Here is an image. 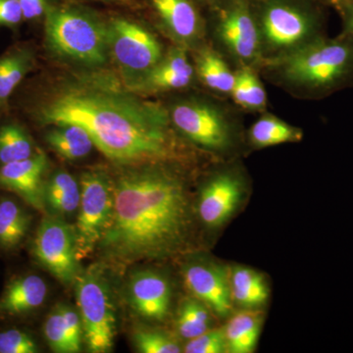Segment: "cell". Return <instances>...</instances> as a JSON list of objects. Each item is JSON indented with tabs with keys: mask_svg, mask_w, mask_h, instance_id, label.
Wrapping results in <instances>:
<instances>
[{
	"mask_svg": "<svg viewBox=\"0 0 353 353\" xmlns=\"http://www.w3.org/2000/svg\"><path fill=\"white\" fill-rule=\"evenodd\" d=\"M128 299L132 310L143 319L163 322L170 313L172 289L168 278L155 270L132 274L127 285Z\"/></svg>",
	"mask_w": 353,
	"mask_h": 353,
	"instance_id": "cell-12",
	"label": "cell"
},
{
	"mask_svg": "<svg viewBox=\"0 0 353 353\" xmlns=\"http://www.w3.org/2000/svg\"><path fill=\"white\" fill-rule=\"evenodd\" d=\"M48 168V157L39 150L28 159L1 165L0 188L15 192L32 208L46 213L43 189Z\"/></svg>",
	"mask_w": 353,
	"mask_h": 353,
	"instance_id": "cell-13",
	"label": "cell"
},
{
	"mask_svg": "<svg viewBox=\"0 0 353 353\" xmlns=\"http://www.w3.org/2000/svg\"><path fill=\"white\" fill-rule=\"evenodd\" d=\"M46 141L53 152L69 161H78L88 157L94 148L92 137L83 128L73 124L51 126Z\"/></svg>",
	"mask_w": 353,
	"mask_h": 353,
	"instance_id": "cell-22",
	"label": "cell"
},
{
	"mask_svg": "<svg viewBox=\"0 0 353 353\" xmlns=\"http://www.w3.org/2000/svg\"><path fill=\"white\" fill-rule=\"evenodd\" d=\"M108 28L109 57L132 88L163 58L161 44L145 26L124 15L109 17Z\"/></svg>",
	"mask_w": 353,
	"mask_h": 353,
	"instance_id": "cell-5",
	"label": "cell"
},
{
	"mask_svg": "<svg viewBox=\"0 0 353 353\" xmlns=\"http://www.w3.org/2000/svg\"><path fill=\"white\" fill-rule=\"evenodd\" d=\"M210 309L194 296L183 299L176 310L175 327L179 336L192 340L212 329Z\"/></svg>",
	"mask_w": 353,
	"mask_h": 353,
	"instance_id": "cell-25",
	"label": "cell"
},
{
	"mask_svg": "<svg viewBox=\"0 0 353 353\" xmlns=\"http://www.w3.org/2000/svg\"><path fill=\"white\" fill-rule=\"evenodd\" d=\"M183 279L192 296L205 304L216 317L225 319L233 314L227 266L211 257L197 256L185 262Z\"/></svg>",
	"mask_w": 353,
	"mask_h": 353,
	"instance_id": "cell-11",
	"label": "cell"
},
{
	"mask_svg": "<svg viewBox=\"0 0 353 353\" xmlns=\"http://www.w3.org/2000/svg\"><path fill=\"white\" fill-rule=\"evenodd\" d=\"M74 285L83 341L88 352H110L117 333L116 309L110 285L101 267L94 265L81 271Z\"/></svg>",
	"mask_w": 353,
	"mask_h": 353,
	"instance_id": "cell-4",
	"label": "cell"
},
{
	"mask_svg": "<svg viewBox=\"0 0 353 353\" xmlns=\"http://www.w3.org/2000/svg\"><path fill=\"white\" fill-rule=\"evenodd\" d=\"M155 12L170 32L183 41L199 34V16L190 0H148Z\"/></svg>",
	"mask_w": 353,
	"mask_h": 353,
	"instance_id": "cell-21",
	"label": "cell"
},
{
	"mask_svg": "<svg viewBox=\"0 0 353 353\" xmlns=\"http://www.w3.org/2000/svg\"><path fill=\"white\" fill-rule=\"evenodd\" d=\"M37 152L31 137L19 125L10 123L0 127V164L28 159Z\"/></svg>",
	"mask_w": 353,
	"mask_h": 353,
	"instance_id": "cell-27",
	"label": "cell"
},
{
	"mask_svg": "<svg viewBox=\"0 0 353 353\" xmlns=\"http://www.w3.org/2000/svg\"><path fill=\"white\" fill-rule=\"evenodd\" d=\"M347 46L336 43L308 44L290 53L281 63L283 75L296 85H328L343 75L350 60Z\"/></svg>",
	"mask_w": 353,
	"mask_h": 353,
	"instance_id": "cell-8",
	"label": "cell"
},
{
	"mask_svg": "<svg viewBox=\"0 0 353 353\" xmlns=\"http://www.w3.org/2000/svg\"><path fill=\"white\" fill-rule=\"evenodd\" d=\"M230 290L233 303L243 309H260L268 301L270 289L259 271L243 265L229 268Z\"/></svg>",
	"mask_w": 353,
	"mask_h": 353,
	"instance_id": "cell-18",
	"label": "cell"
},
{
	"mask_svg": "<svg viewBox=\"0 0 353 353\" xmlns=\"http://www.w3.org/2000/svg\"><path fill=\"white\" fill-rule=\"evenodd\" d=\"M51 2V0H19L24 20L34 21L44 17Z\"/></svg>",
	"mask_w": 353,
	"mask_h": 353,
	"instance_id": "cell-36",
	"label": "cell"
},
{
	"mask_svg": "<svg viewBox=\"0 0 353 353\" xmlns=\"http://www.w3.org/2000/svg\"><path fill=\"white\" fill-rule=\"evenodd\" d=\"M301 138L303 132L301 130L273 116L260 118L253 124L250 132V141L259 148L296 143L301 141Z\"/></svg>",
	"mask_w": 353,
	"mask_h": 353,
	"instance_id": "cell-26",
	"label": "cell"
},
{
	"mask_svg": "<svg viewBox=\"0 0 353 353\" xmlns=\"http://www.w3.org/2000/svg\"><path fill=\"white\" fill-rule=\"evenodd\" d=\"M220 37L230 50L243 60H252L259 51V32L243 2L230 7L220 23Z\"/></svg>",
	"mask_w": 353,
	"mask_h": 353,
	"instance_id": "cell-15",
	"label": "cell"
},
{
	"mask_svg": "<svg viewBox=\"0 0 353 353\" xmlns=\"http://www.w3.org/2000/svg\"><path fill=\"white\" fill-rule=\"evenodd\" d=\"M183 352L185 353L227 352L224 329H210L196 338L188 341Z\"/></svg>",
	"mask_w": 353,
	"mask_h": 353,
	"instance_id": "cell-32",
	"label": "cell"
},
{
	"mask_svg": "<svg viewBox=\"0 0 353 353\" xmlns=\"http://www.w3.org/2000/svg\"><path fill=\"white\" fill-rule=\"evenodd\" d=\"M34 65V53L28 46H16L0 57V108Z\"/></svg>",
	"mask_w": 353,
	"mask_h": 353,
	"instance_id": "cell-23",
	"label": "cell"
},
{
	"mask_svg": "<svg viewBox=\"0 0 353 353\" xmlns=\"http://www.w3.org/2000/svg\"><path fill=\"white\" fill-rule=\"evenodd\" d=\"M48 290V285L38 275L14 278L0 296V316L29 314L43 305Z\"/></svg>",
	"mask_w": 353,
	"mask_h": 353,
	"instance_id": "cell-17",
	"label": "cell"
},
{
	"mask_svg": "<svg viewBox=\"0 0 353 353\" xmlns=\"http://www.w3.org/2000/svg\"><path fill=\"white\" fill-rule=\"evenodd\" d=\"M194 69L181 48L171 50L134 88L137 94H154L181 90L192 81Z\"/></svg>",
	"mask_w": 353,
	"mask_h": 353,
	"instance_id": "cell-14",
	"label": "cell"
},
{
	"mask_svg": "<svg viewBox=\"0 0 353 353\" xmlns=\"http://www.w3.org/2000/svg\"><path fill=\"white\" fill-rule=\"evenodd\" d=\"M103 68L64 77L41 97L34 116L43 126L83 128L94 145L118 167L165 163L179 157L169 114L141 99Z\"/></svg>",
	"mask_w": 353,
	"mask_h": 353,
	"instance_id": "cell-1",
	"label": "cell"
},
{
	"mask_svg": "<svg viewBox=\"0 0 353 353\" xmlns=\"http://www.w3.org/2000/svg\"><path fill=\"white\" fill-rule=\"evenodd\" d=\"M224 327L227 352L252 353L256 350L263 327L265 313L261 309H243L230 316Z\"/></svg>",
	"mask_w": 353,
	"mask_h": 353,
	"instance_id": "cell-19",
	"label": "cell"
},
{
	"mask_svg": "<svg viewBox=\"0 0 353 353\" xmlns=\"http://www.w3.org/2000/svg\"><path fill=\"white\" fill-rule=\"evenodd\" d=\"M262 27L268 43L277 48L299 43L310 31V24L303 13L283 4L268 8L264 14Z\"/></svg>",
	"mask_w": 353,
	"mask_h": 353,
	"instance_id": "cell-16",
	"label": "cell"
},
{
	"mask_svg": "<svg viewBox=\"0 0 353 353\" xmlns=\"http://www.w3.org/2000/svg\"><path fill=\"white\" fill-rule=\"evenodd\" d=\"M197 72L202 82L211 90L220 92H231L233 90L236 75L213 51H203L199 55Z\"/></svg>",
	"mask_w": 353,
	"mask_h": 353,
	"instance_id": "cell-28",
	"label": "cell"
},
{
	"mask_svg": "<svg viewBox=\"0 0 353 353\" xmlns=\"http://www.w3.org/2000/svg\"><path fill=\"white\" fill-rule=\"evenodd\" d=\"M48 50L85 69L102 68L108 61V20L92 9L51 2L44 15Z\"/></svg>",
	"mask_w": 353,
	"mask_h": 353,
	"instance_id": "cell-3",
	"label": "cell"
},
{
	"mask_svg": "<svg viewBox=\"0 0 353 353\" xmlns=\"http://www.w3.org/2000/svg\"><path fill=\"white\" fill-rule=\"evenodd\" d=\"M132 336L134 347L141 353L183 352L175 336L163 329L139 325Z\"/></svg>",
	"mask_w": 353,
	"mask_h": 353,
	"instance_id": "cell-29",
	"label": "cell"
},
{
	"mask_svg": "<svg viewBox=\"0 0 353 353\" xmlns=\"http://www.w3.org/2000/svg\"><path fill=\"white\" fill-rule=\"evenodd\" d=\"M115 204L97 252L123 271L137 262L180 255L190 248L196 208L187 183L165 163L120 167Z\"/></svg>",
	"mask_w": 353,
	"mask_h": 353,
	"instance_id": "cell-2",
	"label": "cell"
},
{
	"mask_svg": "<svg viewBox=\"0 0 353 353\" xmlns=\"http://www.w3.org/2000/svg\"><path fill=\"white\" fill-rule=\"evenodd\" d=\"M94 1L104 2V3L115 4V6L124 7V8L136 10L141 7L138 0H94Z\"/></svg>",
	"mask_w": 353,
	"mask_h": 353,
	"instance_id": "cell-37",
	"label": "cell"
},
{
	"mask_svg": "<svg viewBox=\"0 0 353 353\" xmlns=\"http://www.w3.org/2000/svg\"><path fill=\"white\" fill-rule=\"evenodd\" d=\"M348 30L353 32V15L352 19L350 20V23H348Z\"/></svg>",
	"mask_w": 353,
	"mask_h": 353,
	"instance_id": "cell-38",
	"label": "cell"
},
{
	"mask_svg": "<svg viewBox=\"0 0 353 353\" xmlns=\"http://www.w3.org/2000/svg\"><path fill=\"white\" fill-rule=\"evenodd\" d=\"M38 352V343L27 332L18 329L0 332V353Z\"/></svg>",
	"mask_w": 353,
	"mask_h": 353,
	"instance_id": "cell-33",
	"label": "cell"
},
{
	"mask_svg": "<svg viewBox=\"0 0 353 353\" xmlns=\"http://www.w3.org/2000/svg\"><path fill=\"white\" fill-rule=\"evenodd\" d=\"M23 20L19 0H0V27L15 28Z\"/></svg>",
	"mask_w": 353,
	"mask_h": 353,
	"instance_id": "cell-35",
	"label": "cell"
},
{
	"mask_svg": "<svg viewBox=\"0 0 353 353\" xmlns=\"http://www.w3.org/2000/svg\"><path fill=\"white\" fill-rule=\"evenodd\" d=\"M234 101L243 108L260 109L266 103V92L263 85L252 70L243 68L236 74L233 90Z\"/></svg>",
	"mask_w": 353,
	"mask_h": 353,
	"instance_id": "cell-30",
	"label": "cell"
},
{
	"mask_svg": "<svg viewBox=\"0 0 353 353\" xmlns=\"http://www.w3.org/2000/svg\"><path fill=\"white\" fill-rule=\"evenodd\" d=\"M34 259L61 284L74 285L81 273L75 228L63 218L46 215L32 241Z\"/></svg>",
	"mask_w": 353,
	"mask_h": 353,
	"instance_id": "cell-7",
	"label": "cell"
},
{
	"mask_svg": "<svg viewBox=\"0 0 353 353\" xmlns=\"http://www.w3.org/2000/svg\"><path fill=\"white\" fill-rule=\"evenodd\" d=\"M81 201L75 226L79 260L97 252L114 212V180L102 169L83 172L80 179Z\"/></svg>",
	"mask_w": 353,
	"mask_h": 353,
	"instance_id": "cell-6",
	"label": "cell"
},
{
	"mask_svg": "<svg viewBox=\"0 0 353 353\" xmlns=\"http://www.w3.org/2000/svg\"><path fill=\"white\" fill-rule=\"evenodd\" d=\"M80 201V183L68 172H55L44 183L43 201L48 215L59 218L73 215Z\"/></svg>",
	"mask_w": 353,
	"mask_h": 353,
	"instance_id": "cell-20",
	"label": "cell"
},
{
	"mask_svg": "<svg viewBox=\"0 0 353 353\" xmlns=\"http://www.w3.org/2000/svg\"><path fill=\"white\" fill-rule=\"evenodd\" d=\"M248 188L240 174L223 171L206 181L199 190L196 214L210 231L226 226L243 206Z\"/></svg>",
	"mask_w": 353,
	"mask_h": 353,
	"instance_id": "cell-10",
	"label": "cell"
},
{
	"mask_svg": "<svg viewBox=\"0 0 353 353\" xmlns=\"http://www.w3.org/2000/svg\"><path fill=\"white\" fill-rule=\"evenodd\" d=\"M32 224V217L13 199L0 201V248L16 250L25 241Z\"/></svg>",
	"mask_w": 353,
	"mask_h": 353,
	"instance_id": "cell-24",
	"label": "cell"
},
{
	"mask_svg": "<svg viewBox=\"0 0 353 353\" xmlns=\"http://www.w3.org/2000/svg\"><path fill=\"white\" fill-rule=\"evenodd\" d=\"M170 119L185 138L205 150L222 152L233 145V132L226 118L204 102L176 104L172 109Z\"/></svg>",
	"mask_w": 353,
	"mask_h": 353,
	"instance_id": "cell-9",
	"label": "cell"
},
{
	"mask_svg": "<svg viewBox=\"0 0 353 353\" xmlns=\"http://www.w3.org/2000/svg\"><path fill=\"white\" fill-rule=\"evenodd\" d=\"M43 336L51 350L57 353H75L66 323L58 306L53 308L43 324Z\"/></svg>",
	"mask_w": 353,
	"mask_h": 353,
	"instance_id": "cell-31",
	"label": "cell"
},
{
	"mask_svg": "<svg viewBox=\"0 0 353 353\" xmlns=\"http://www.w3.org/2000/svg\"><path fill=\"white\" fill-rule=\"evenodd\" d=\"M57 306L63 316L65 323H66L74 350L76 353L80 352L82 350L83 332L82 320H81L79 311H76L75 309L67 304H58Z\"/></svg>",
	"mask_w": 353,
	"mask_h": 353,
	"instance_id": "cell-34",
	"label": "cell"
}]
</instances>
